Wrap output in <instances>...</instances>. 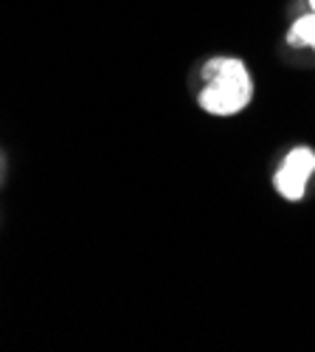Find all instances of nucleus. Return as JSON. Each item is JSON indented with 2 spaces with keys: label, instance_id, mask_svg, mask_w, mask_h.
Returning a JSON list of instances; mask_svg holds the SVG:
<instances>
[{
  "label": "nucleus",
  "instance_id": "4",
  "mask_svg": "<svg viewBox=\"0 0 315 352\" xmlns=\"http://www.w3.org/2000/svg\"><path fill=\"white\" fill-rule=\"evenodd\" d=\"M6 172H9V158H6V153H3V150H0V184H3Z\"/></svg>",
  "mask_w": 315,
  "mask_h": 352
},
{
  "label": "nucleus",
  "instance_id": "3",
  "mask_svg": "<svg viewBox=\"0 0 315 352\" xmlns=\"http://www.w3.org/2000/svg\"><path fill=\"white\" fill-rule=\"evenodd\" d=\"M284 43L290 51H310L315 54V12L304 9L301 14H296L284 32Z\"/></svg>",
  "mask_w": 315,
  "mask_h": 352
},
{
  "label": "nucleus",
  "instance_id": "5",
  "mask_svg": "<svg viewBox=\"0 0 315 352\" xmlns=\"http://www.w3.org/2000/svg\"><path fill=\"white\" fill-rule=\"evenodd\" d=\"M304 9H312L315 12V0H304Z\"/></svg>",
  "mask_w": 315,
  "mask_h": 352
},
{
  "label": "nucleus",
  "instance_id": "1",
  "mask_svg": "<svg viewBox=\"0 0 315 352\" xmlns=\"http://www.w3.org/2000/svg\"><path fill=\"white\" fill-rule=\"evenodd\" d=\"M194 104L211 119H237L256 99L250 65L234 54H211L197 68Z\"/></svg>",
  "mask_w": 315,
  "mask_h": 352
},
{
  "label": "nucleus",
  "instance_id": "2",
  "mask_svg": "<svg viewBox=\"0 0 315 352\" xmlns=\"http://www.w3.org/2000/svg\"><path fill=\"white\" fill-rule=\"evenodd\" d=\"M312 178H315V146L293 144L276 161V169L270 175V186L284 203H301L310 195Z\"/></svg>",
  "mask_w": 315,
  "mask_h": 352
}]
</instances>
